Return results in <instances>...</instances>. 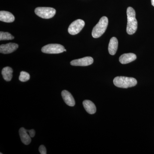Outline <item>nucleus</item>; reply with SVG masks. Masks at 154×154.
Wrapping results in <instances>:
<instances>
[{
    "label": "nucleus",
    "mask_w": 154,
    "mask_h": 154,
    "mask_svg": "<svg viewBox=\"0 0 154 154\" xmlns=\"http://www.w3.org/2000/svg\"><path fill=\"white\" fill-rule=\"evenodd\" d=\"M127 33L129 35H132L135 33L137 28V22L136 19V13L134 9L131 7H128L127 9Z\"/></svg>",
    "instance_id": "1"
},
{
    "label": "nucleus",
    "mask_w": 154,
    "mask_h": 154,
    "mask_svg": "<svg viewBox=\"0 0 154 154\" xmlns=\"http://www.w3.org/2000/svg\"><path fill=\"white\" fill-rule=\"evenodd\" d=\"M113 82L116 87L122 88H131L137 84V81L134 78L124 76L115 77Z\"/></svg>",
    "instance_id": "2"
},
{
    "label": "nucleus",
    "mask_w": 154,
    "mask_h": 154,
    "mask_svg": "<svg viewBox=\"0 0 154 154\" xmlns=\"http://www.w3.org/2000/svg\"><path fill=\"white\" fill-rule=\"evenodd\" d=\"M108 20L107 17H103L100 19L97 25L92 30V35L94 38H98L104 34L107 27Z\"/></svg>",
    "instance_id": "3"
},
{
    "label": "nucleus",
    "mask_w": 154,
    "mask_h": 154,
    "mask_svg": "<svg viewBox=\"0 0 154 154\" xmlns=\"http://www.w3.org/2000/svg\"><path fill=\"white\" fill-rule=\"evenodd\" d=\"M55 9L48 7H38L35 10V13L38 17L45 19H49L54 17Z\"/></svg>",
    "instance_id": "4"
},
{
    "label": "nucleus",
    "mask_w": 154,
    "mask_h": 154,
    "mask_svg": "<svg viewBox=\"0 0 154 154\" xmlns=\"http://www.w3.org/2000/svg\"><path fill=\"white\" fill-rule=\"evenodd\" d=\"M65 48L61 45L50 44L45 45L42 48V51L44 53L57 54L64 51Z\"/></svg>",
    "instance_id": "5"
},
{
    "label": "nucleus",
    "mask_w": 154,
    "mask_h": 154,
    "mask_svg": "<svg viewBox=\"0 0 154 154\" xmlns=\"http://www.w3.org/2000/svg\"><path fill=\"white\" fill-rule=\"evenodd\" d=\"M85 25V22L82 19H77L72 22L68 28V32L72 35H75L79 33Z\"/></svg>",
    "instance_id": "6"
},
{
    "label": "nucleus",
    "mask_w": 154,
    "mask_h": 154,
    "mask_svg": "<svg viewBox=\"0 0 154 154\" xmlns=\"http://www.w3.org/2000/svg\"><path fill=\"white\" fill-rule=\"evenodd\" d=\"M94 63V59L91 57H86L82 58L75 60L70 62L71 65L73 66H85L91 65Z\"/></svg>",
    "instance_id": "7"
},
{
    "label": "nucleus",
    "mask_w": 154,
    "mask_h": 154,
    "mask_svg": "<svg viewBox=\"0 0 154 154\" xmlns=\"http://www.w3.org/2000/svg\"><path fill=\"white\" fill-rule=\"evenodd\" d=\"M19 45L15 43H9L2 45L0 46V52L4 54H8L17 50Z\"/></svg>",
    "instance_id": "8"
},
{
    "label": "nucleus",
    "mask_w": 154,
    "mask_h": 154,
    "mask_svg": "<svg viewBox=\"0 0 154 154\" xmlns=\"http://www.w3.org/2000/svg\"><path fill=\"white\" fill-rule=\"evenodd\" d=\"M62 96L64 101L67 105L69 106H74L75 102L74 97L69 91H62L61 93Z\"/></svg>",
    "instance_id": "9"
},
{
    "label": "nucleus",
    "mask_w": 154,
    "mask_h": 154,
    "mask_svg": "<svg viewBox=\"0 0 154 154\" xmlns=\"http://www.w3.org/2000/svg\"><path fill=\"white\" fill-rule=\"evenodd\" d=\"M137 56L134 54L126 53L122 54L119 57V61L122 64H125L131 62L135 60Z\"/></svg>",
    "instance_id": "10"
},
{
    "label": "nucleus",
    "mask_w": 154,
    "mask_h": 154,
    "mask_svg": "<svg viewBox=\"0 0 154 154\" xmlns=\"http://www.w3.org/2000/svg\"><path fill=\"white\" fill-rule=\"evenodd\" d=\"M19 133L22 142L26 145H29L31 142V139L27 130L24 128H21L19 129Z\"/></svg>",
    "instance_id": "11"
},
{
    "label": "nucleus",
    "mask_w": 154,
    "mask_h": 154,
    "mask_svg": "<svg viewBox=\"0 0 154 154\" xmlns=\"http://www.w3.org/2000/svg\"><path fill=\"white\" fill-rule=\"evenodd\" d=\"M15 17L10 12L5 11L0 12V21L2 22L11 23L14 22Z\"/></svg>",
    "instance_id": "12"
},
{
    "label": "nucleus",
    "mask_w": 154,
    "mask_h": 154,
    "mask_svg": "<svg viewBox=\"0 0 154 154\" xmlns=\"http://www.w3.org/2000/svg\"><path fill=\"white\" fill-rule=\"evenodd\" d=\"M118 41L117 38L115 37L110 38L109 45H108V51L111 55H114L116 53L118 49Z\"/></svg>",
    "instance_id": "13"
},
{
    "label": "nucleus",
    "mask_w": 154,
    "mask_h": 154,
    "mask_svg": "<svg viewBox=\"0 0 154 154\" xmlns=\"http://www.w3.org/2000/svg\"><path fill=\"white\" fill-rule=\"evenodd\" d=\"M83 106L86 111L89 114H94L96 112V108L95 104L90 100H85L83 102Z\"/></svg>",
    "instance_id": "14"
},
{
    "label": "nucleus",
    "mask_w": 154,
    "mask_h": 154,
    "mask_svg": "<svg viewBox=\"0 0 154 154\" xmlns=\"http://www.w3.org/2000/svg\"><path fill=\"white\" fill-rule=\"evenodd\" d=\"M13 72V69L9 66L4 68L2 72L3 78L7 82H10L12 79Z\"/></svg>",
    "instance_id": "15"
},
{
    "label": "nucleus",
    "mask_w": 154,
    "mask_h": 154,
    "mask_svg": "<svg viewBox=\"0 0 154 154\" xmlns=\"http://www.w3.org/2000/svg\"><path fill=\"white\" fill-rule=\"evenodd\" d=\"M14 36L8 32H0V40H9L14 39Z\"/></svg>",
    "instance_id": "16"
},
{
    "label": "nucleus",
    "mask_w": 154,
    "mask_h": 154,
    "mask_svg": "<svg viewBox=\"0 0 154 154\" xmlns=\"http://www.w3.org/2000/svg\"><path fill=\"white\" fill-rule=\"evenodd\" d=\"M30 75L27 72L22 71L20 72L19 80L22 82H26L30 79Z\"/></svg>",
    "instance_id": "17"
},
{
    "label": "nucleus",
    "mask_w": 154,
    "mask_h": 154,
    "mask_svg": "<svg viewBox=\"0 0 154 154\" xmlns=\"http://www.w3.org/2000/svg\"><path fill=\"white\" fill-rule=\"evenodd\" d=\"M39 152L41 154H47V151H46V148L44 145H41L39 146L38 149Z\"/></svg>",
    "instance_id": "18"
},
{
    "label": "nucleus",
    "mask_w": 154,
    "mask_h": 154,
    "mask_svg": "<svg viewBox=\"0 0 154 154\" xmlns=\"http://www.w3.org/2000/svg\"><path fill=\"white\" fill-rule=\"evenodd\" d=\"M28 133L29 134V135L30 136V137H33L35 135V131L33 129L29 130H27Z\"/></svg>",
    "instance_id": "19"
},
{
    "label": "nucleus",
    "mask_w": 154,
    "mask_h": 154,
    "mask_svg": "<svg viewBox=\"0 0 154 154\" xmlns=\"http://www.w3.org/2000/svg\"><path fill=\"white\" fill-rule=\"evenodd\" d=\"M152 5L154 7V0H151Z\"/></svg>",
    "instance_id": "20"
},
{
    "label": "nucleus",
    "mask_w": 154,
    "mask_h": 154,
    "mask_svg": "<svg viewBox=\"0 0 154 154\" xmlns=\"http://www.w3.org/2000/svg\"><path fill=\"white\" fill-rule=\"evenodd\" d=\"M66 51V49H65V50H64V51Z\"/></svg>",
    "instance_id": "21"
}]
</instances>
